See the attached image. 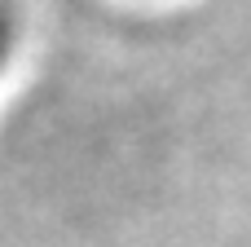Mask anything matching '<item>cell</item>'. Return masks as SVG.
I'll return each mask as SVG.
<instances>
[{
  "label": "cell",
  "instance_id": "1",
  "mask_svg": "<svg viewBox=\"0 0 251 247\" xmlns=\"http://www.w3.org/2000/svg\"><path fill=\"white\" fill-rule=\"evenodd\" d=\"M13 44H18V18H13V9L0 0V71H4V62L13 57Z\"/></svg>",
  "mask_w": 251,
  "mask_h": 247
}]
</instances>
